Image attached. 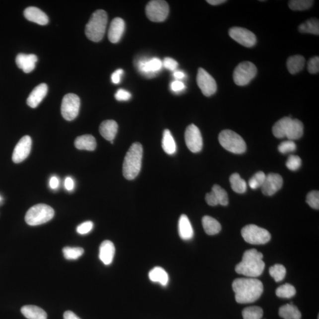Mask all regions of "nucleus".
<instances>
[{
    "mask_svg": "<svg viewBox=\"0 0 319 319\" xmlns=\"http://www.w3.org/2000/svg\"><path fill=\"white\" fill-rule=\"evenodd\" d=\"M163 66L162 62L154 58L150 60H140L137 63L139 72L148 77H153L159 72Z\"/></svg>",
    "mask_w": 319,
    "mask_h": 319,
    "instance_id": "obj_15",
    "label": "nucleus"
},
{
    "mask_svg": "<svg viewBox=\"0 0 319 319\" xmlns=\"http://www.w3.org/2000/svg\"><path fill=\"white\" fill-rule=\"evenodd\" d=\"M283 179L277 173H269L266 176L265 181L261 187L262 193L265 196H272L283 187Z\"/></svg>",
    "mask_w": 319,
    "mask_h": 319,
    "instance_id": "obj_16",
    "label": "nucleus"
},
{
    "mask_svg": "<svg viewBox=\"0 0 319 319\" xmlns=\"http://www.w3.org/2000/svg\"><path fill=\"white\" fill-rule=\"evenodd\" d=\"M115 253L116 248L114 244L109 240H105L100 247L99 258L105 265H110L113 261Z\"/></svg>",
    "mask_w": 319,
    "mask_h": 319,
    "instance_id": "obj_21",
    "label": "nucleus"
},
{
    "mask_svg": "<svg viewBox=\"0 0 319 319\" xmlns=\"http://www.w3.org/2000/svg\"><path fill=\"white\" fill-rule=\"evenodd\" d=\"M149 279L154 283H159L163 286L168 284L169 277L167 272L160 267H156L151 269L148 274Z\"/></svg>",
    "mask_w": 319,
    "mask_h": 319,
    "instance_id": "obj_27",
    "label": "nucleus"
},
{
    "mask_svg": "<svg viewBox=\"0 0 319 319\" xmlns=\"http://www.w3.org/2000/svg\"><path fill=\"white\" fill-rule=\"evenodd\" d=\"M269 274L276 282H280L284 280L286 274V269L281 264H275L269 269Z\"/></svg>",
    "mask_w": 319,
    "mask_h": 319,
    "instance_id": "obj_38",
    "label": "nucleus"
},
{
    "mask_svg": "<svg viewBox=\"0 0 319 319\" xmlns=\"http://www.w3.org/2000/svg\"><path fill=\"white\" fill-rule=\"evenodd\" d=\"M206 202L209 206H215L218 205L217 200H216L214 194L211 191L206 194Z\"/></svg>",
    "mask_w": 319,
    "mask_h": 319,
    "instance_id": "obj_50",
    "label": "nucleus"
},
{
    "mask_svg": "<svg viewBox=\"0 0 319 319\" xmlns=\"http://www.w3.org/2000/svg\"><path fill=\"white\" fill-rule=\"evenodd\" d=\"M229 35L240 45L247 48H252L256 44V36L251 31L239 27L231 28Z\"/></svg>",
    "mask_w": 319,
    "mask_h": 319,
    "instance_id": "obj_13",
    "label": "nucleus"
},
{
    "mask_svg": "<svg viewBox=\"0 0 319 319\" xmlns=\"http://www.w3.org/2000/svg\"><path fill=\"white\" fill-rule=\"evenodd\" d=\"M306 202L309 205L315 209H319V191H312L307 195Z\"/></svg>",
    "mask_w": 319,
    "mask_h": 319,
    "instance_id": "obj_42",
    "label": "nucleus"
},
{
    "mask_svg": "<svg viewBox=\"0 0 319 319\" xmlns=\"http://www.w3.org/2000/svg\"><path fill=\"white\" fill-rule=\"evenodd\" d=\"M244 319H261L263 316V310L258 306L248 307L243 311Z\"/></svg>",
    "mask_w": 319,
    "mask_h": 319,
    "instance_id": "obj_37",
    "label": "nucleus"
},
{
    "mask_svg": "<svg viewBox=\"0 0 319 319\" xmlns=\"http://www.w3.org/2000/svg\"><path fill=\"white\" fill-rule=\"evenodd\" d=\"M305 64V59L301 55H294L288 59L287 66L291 74H296L303 69Z\"/></svg>",
    "mask_w": 319,
    "mask_h": 319,
    "instance_id": "obj_28",
    "label": "nucleus"
},
{
    "mask_svg": "<svg viewBox=\"0 0 319 319\" xmlns=\"http://www.w3.org/2000/svg\"><path fill=\"white\" fill-rule=\"evenodd\" d=\"M163 66L166 68V69L174 71L178 66V63L173 59L170 58H166L164 60Z\"/></svg>",
    "mask_w": 319,
    "mask_h": 319,
    "instance_id": "obj_48",
    "label": "nucleus"
},
{
    "mask_svg": "<svg viewBox=\"0 0 319 319\" xmlns=\"http://www.w3.org/2000/svg\"><path fill=\"white\" fill-rule=\"evenodd\" d=\"M48 91V85L46 83L37 86L30 93L27 100V104L29 107L35 108L46 97Z\"/></svg>",
    "mask_w": 319,
    "mask_h": 319,
    "instance_id": "obj_19",
    "label": "nucleus"
},
{
    "mask_svg": "<svg viewBox=\"0 0 319 319\" xmlns=\"http://www.w3.org/2000/svg\"><path fill=\"white\" fill-rule=\"evenodd\" d=\"M74 181L73 180L70 178L67 177L64 180V187L68 191H71L74 188Z\"/></svg>",
    "mask_w": 319,
    "mask_h": 319,
    "instance_id": "obj_52",
    "label": "nucleus"
},
{
    "mask_svg": "<svg viewBox=\"0 0 319 319\" xmlns=\"http://www.w3.org/2000/svg\"><path fill=\"white\" fill-rule=\"evenodd\" d=\"M59 185H60L59 179L57 177H55V176L52 177L50 182H49V185H50L51 189H52V190H57L59 187Z\"/></svg>",
    "mask_w": 319,
    "mask_h": 319,
    "instance_id": "obj_53",
    "label": "nucleus"
},
{
    "mask_svg": "<svg viewBox=\"0 0 319 319\" xmlns=\"http://www.w3.org/2000/svg\"><path fill=\"white\" fill-rule=\"evenodd\" d=\"M80 105V98L74 94L64 96L61 105V113L67 121L75 120L78 115Z\"/></svg>",
    "mask_w": 319,
    "mask_h": 319,
    "instance_id": "obj_10",
    "label": "nucleus"
},
{
    "mask_svg": "<svg viewBox=\"0 0 319 319\" xmlns=\"http://www.w3.org/2000/svg\"><path fill=\"white\" fill-rule=\"evenodd\" d=\"M75 145L80 150L94 151L97 147V141L92 135H83L76 138Z\"/></svg>",
    "mask_w": 319,
    "mask_h": 319,
    "instance_id": "obj_25",
    "label": "nucleus"
},
{
    "mask_svg": "<svg viewBox=\"0 0 319 319\" xmlns=\"http://www.w3.org/2000/svg\"><path fill=\"white\" fill-rule=\"evenodd\" d=\"M162 148L164 151L167 154L172 155L176 152L177 147H176V142L169 129H165L163 132Z\"/></svg>",
    "mask_w": 319,
    "mask_h": 319,
    "instance_id": "obj_31",
    "label": "nucleus"
},
{
    "mask_svg": "<svg viewBox=\"0 0 319 319\" xmlns=\"http://www.w3.org/2000/svg\"><path fill=\"white\" fill-rule=\"evenodd\" d=\"M185 138L186 144L191 152L197 153L202 150V137L197 127L194 125L189 126L186 129Z\"/></svg>",
    "mask_w": 319,
    "mask_h": 319,
    "instance_id": "obj_11",
    "label": "nucleus"
},
{
    "mask_svg": "<svg viewBox=\"0 0 319 319\" xmlns=\"http://www.w3.org/2000/svg\"><path fill=\"white\" fill-rule=\"evenodd\" d=\"M263 255L255 249L245 252L241 262L235 267V271L247 277L256 278L262 274L265 268Z\"/></svg>",
    "mask_w": 319,
    "mask_h": 319,
    "instance_id": "obj_2",
    "label": "nucleus"
},
{
    "mask_svg": "<svg viewBox=\"0 0 319 319\" xmlns=\"http://www.w3.org/2000/svg\"><path fill=\"white\" fill-rule=\"evenodd\" d=\"M241 235L247 243L253 245H264L271 240V234L264 228L255 225H249L241 230Z\"/></svg>",
    "mask_w": 319,
    "mask_h": 319,
    "instance_id": "obj_7",
    "label": "nucleus"
},
{
    "mask_svg": "<svg viewBox=\"0 0 319 319\" xmlns=\"http://www.w3.org/2000/svg\"><path fill=\"white\" fill-rule=\"evenodd\" d=\"M124 71L122 69H119L115 71L111 75V80L115 84H118L121 81V77L123 75Z\"/></svg>",
    "mask_w": 319,
    "mask_h": 319,
    "instance_id": "obj_51",
    "label": "nucleus"
},
{
    "mask_svg": "<svg viewBox=\"0 0 319 319\" xmlns=\"http://www.w3.org/2000/svg\"><path fill=\"white\" fill-rule=\"evenodd\" d=\"M24 17L27 20L44 26L49 23V18L44 12L35 7H29L24 11Z\"/></svg>",
    "mask_w": 319,
    "mask_h": 319,
    "instance_id": "obj_20",
    "label": "nucleus"
},
{
    "mask_svg": "<svg viewBox=\"0 0 319 319\" xmlns=\"http://www.w3.org/2000/svg\"><path fill=\"white\" fill-rule=\"evenodd\" d=\"M280 317L284 319H301L302 314L296 306L287 304L281 306L278 312Z\"/></svg>",
    "mask_w": 319,
    "mask_h": 319,
    "instance_id": "obj_30",
    "label": "nucleus"
},
{
    "mask_svg": "<svg viewBox=\"0 0 319 319\" xmlns=\"http://www.w3.org/2000/svg\"><path fill=\"white\" fill-rule=\"evenodd\" d=\"M125 30V21L120 17H116L112 21L108 31V39L113 43L119 42L122 38Z\"/></svg>",
    "mask_w": 319,
    "mask_h": 319,
    "instance_id": "obj_17",
    "label": "nucleus"
},
{
    "mask_svg": "<svg viewBox=\"0 0 319 319\" xmlns=\"http://www.w3.org/2000/svg\"><path fill=\"white\" fill-rule=\"evenodd\" d=\"M174 75L176 79H181L183 78H184L185 77V74L181 72V71H176V72H174Z\"/></svg>",
    "mask_w": 319,
    "mask_h": 319,
    "instance_id": "obj_56",
    "label": "nucleus"
},
{
    "mask_svg": "<svg viewBox=\"0 0 319 319\" xmlns=\"http://www.w3.org/2000/svg\"><path fill=\"white\" fill-rule=\"evenodd\" d=\"M266 175L263 172H258L255 173L252 178L250 179L249 184L250 187L253 190H256L261 188L265 181Z\"/></svg>",
    "mask_w": 319,
    "mask_h": 319,
    "instance_id": "obj_41",
    "label": "nucleus"
},
{
    "mask_svg": "<svg viewBox=\"0 0 319 319\" xmlns=\"http://www.w3.org/2000/svg\"><path fill=\"white\" fill-rule=\"evenodd\" d=\"M300 32L319 35V22L317 18H313L300 24L299 27Z\"/></svg>",
    "mask_w": 319,
    "mask_h": 319,
    "instance_id": "obj_33",
    "label": "nucleus"
},
{
    "mask_svg": "<svg viewBox=\"0 0 319 319\" xmlns=\"http://www.w3.org/2000/svg\"><path fill=\"white\" fill-rule=\"evenodd\" d=\"M54 215L55 211L52 207L45 204H38L28 210L25 221L28 225L37 226L51 221Z\"/></svg>",
    "mask_w": 319,
    "mask_h": 319,
    "instance_id": "obj_6",
    "label": "nucleus"
},
{
    "mask_svg": "<svg viewBox=\"0 0 319 319\" xmlns=\"http://www.w3.org/2000/svg\"><path fill=\"white\" fill-rule=\"evenodd\" d=\"M108 16L106 12L98 10L92 14L85 27L86 37L92 42L101 41L106 31Z\"/></svg>",
    "mask_w": 319,
    "mask_h": 319,
    "instance_id": "obj_4",
    "label": "nucleus"
},
{
    "mask_svg": "<svg viewBox=\"0 0 319 319\" xmlns=\"http://www.w3.org/2000/svg\"><path fill=\"white\" fill-rule=\"evenodd\" d=\"M169 13L167 2L162 0H153L148 3L145 7V13L153 22H162L165 21Z\"/></svg>",
    "mask_w": 319,
    "mask_h": 319,
    "instance_id": "obj_9",
    "label": "nucleus"
},
{
    "mask_svg": "<svg viewBox=\"0 0 319 319\" xmlns=\"http://www.w3.org/2000/svg\"><path fill=\"white\" fill-rule=\"evenodd\" d=\"M178 229L179 236L183 240H191L193 237V229L187 215H182L180 217Z\"/></svg>",
    "mask_w": 319,
    "mask_h": 319,
    "instance_id": "obj_22",
    "label": "nucleus"
},
{
    "mask_svg": "<svg viewBox=\"0 0 319 319\" xmlns=\"http://www.w3.org/2000/svg\"><path fill=\"white\" fill-rule=\"evenodd\" d=\"M186 86L184 83L180 80H175L171 84V89L173 92H178L184 91Z\"/></svg>",
    "mask_w": 319,
    "mask_h": 319,
    "instance_id": "obj_49",
    "label": "nucleus"
},
{
    "mask_svg": "<svg viewBox=\"0 0 319 319\" xmlns=\"http://www.w3.org/2000/svg\"><path fill=\"white\" fill-rule=\"evenodd\" d=\"M64 319H81L79 318L73 312L71 311H66L64 315Z\"/></svg>",
    "mask_w": 319,
    "mask_h": 319,
    "instance_id": "obj_54",
    "label": "nucleus"
},
{
    "mask_svg": "<svg viewBox=\"0 0 319 319\" xmlns=\"http://www.w3.org/2000/svg\"><path fill=\"white\" fill-rule=\"evenodd\" d=\"M21 314L28 319H47L46 312L38 306L27 305L21 309Z\"/></svg>",
    "mask_w": 319,
    "mask_h": 319,
    "instance_id": "obj_26",
    "label": "nucleus"
},
{
    "mask_svg": "<svg viewBox=\"0 0 319 319\" xmlns=\"http://www.w3.org/2000/svg\"><path fill=\"white\" fill-rule=\"evenodd\" d=\"M118 124L114 120H105L101 124L100 132L105 140L112 141L118 132Z\"/></svg>",
    "mask_w": 319,
    "mask_h": 319,
    "instance_id": "obj_23",
    "label": "nucleus"
},
{
    "mask_svg": "<svg viewBox=\"0 0 319 319\" xmlns=\"http://www.w3.org/2000/svg\"><path fill=\"white\" fill-rule=\"evenodd\" d=\"M292 118L286 117L278 120L272 128V133L275 137L283 138L286 137V132L288 125Z\"/></svg>",
    "mask_w": 319,
    "mask_h": 319,
    "instance_id": "obj_32",
    "label": "nucleus"
},
{
    "mask_svg": "<svg viewBox=\"0 0 319 319\" xmlns=\"http://www.w3.org/2000/svg\"><path fill=\"white\" fill-rule=\"evenodd\" d=\"M94 228V224L91 221H86L77 226L76 231L80 235H85L89 233Z\"/></svg>",
    "mask_w": 319,
    "mask_h": 319,
    "instance_id": "obj_45",
    "label": "nucleus"
},
{
    "mask_svg": "<svg viewBox=\"0 0 319 319\" xmlns=\"http://www.w3.org/2000/svg\"><path fill=\"white\" fill-rule=\"evenodd\" d=\"M275 292H276V295L278 297L290 299L295 296L296 290L292 285L286 283L278 287Z\"/></svg>",
    "mask_w": 319,
    "mask_h": 319,
    "instance_id": "obj_36",
    "label": "nucleus"
},
{
    "mask_svg": "<svg viewBox=\"0 0 319 319\" xmlns=\"http://www.w3.org/2000/svg\"><path fill=\"white\" fill-rule=\"evenodd\" d=\"M64 258L69 260L78 259L84 253V250L80 247H64L63 249Z\"/></svg>",
    "mask_w": 319,
    "mask_h": 319,
    "instance_id": "obj_39",
    "label": "nucleus"
},
{
    "mask_svg": "<svg viewBox=\"0 0 319 319\" xmlns=\"http://www.w3.org/2000/svg\"><path fill=\"white\" fill-rule=\"evenodd\" d=\"M196 80L198 86L206 97H210L216 92L217 85L215 80L203 68L198 69Z\"/></svg>",
    "mask_w": 319,
    "mask_h": 319,
    "instance_id": "obj_12",
    "label": "nucleus"
},
{
    "mask_svg": "<svg viewBox=\"0 0 319 319\" xmlns=\"http://www.w3.org/2000/svg\"><path fill=\"white\" fill-rule=\"evenodd\" d=\"M32 138L29 135L21 138L14 148L12 156L13 162L20 163L29 156L32 148Z\"/></svg>",
    "mask_w": 319,
    "mask_h": 319,
    "instance_id": "obj_14",
    "label": "nucleus"
},
{
    "mask_svg": "<svg viewBox=\"0 0 319 319\" xmlns=\"http://www.w3.org/2000/svg\"><path fill=\"white\" fill-rule=\"evenodd\" d=\"M38 57L35 55L20 54L17 56L15 63L20 69L24 72L29 73L35 69Z\"/></svg>",
    "mask_w": 319,
    "mask_h": 319,
    "instance_id": "obj_18",
    "label": "nucleus"
},
{
    "mask_svg": "<svg viewBox=\"0 0 319 319\" xmlns=\"http://www.w3.org/2000/svg\"><path fill=\"white\" fill-rule=\"evenodd\" d=\"M230 184L232 190L237 193H244L247 191V183L241 178L238 173H235L230 176Z\"/></svg>",
    "mask_w": 319,
    "mask_h": 319,
    "instance_id": "obj_34",
    "label": "nucleus"
},
{
    "mask_svg": "<svg viewBox=\"0 0 319 319\" xmlns=\"http://www.w3.org/2000/svg\"><path fill=\"white\" fill-rule=\"evenodd\" d=\"M115 98L119 101H127L131 98V94L125 89H120L117 91Z\"/></svg>",
    "mask_w": 319,
    "mask_h": 319,
    "instance_id": "obj_47",
    "label": "nucleus"
},
{
    "mask_svg": "<svg viewBox=\"0 0 319 319\" xmlns=\"http://www.w3.org/2000/svg\"><path fill=\"white\" fill-rule=\"evenodd\" d=\"M0 200H1V197H0Z\"/></svg>",
    "mask_w": 319,
    "mask_h": 319,
    "instance_id": "obj_57",
    "label": "nucleus"
},
{
    "mask_svg": "<svg viewBox=\"0 0 319 319\" xmlns=\"http://www.w3.org/2000/svg\"><path fill=\"white\" fill-rule=\"evenodd\" d=\"M202 225L204 231L209 235H215L221 230V225L215 219L209 216H204L202 218Z\"/></svg>",
    "mask_w": 319,
    "mask_h": 319,
    "instance_id": "obj_29",
    "label": "nucleus"
},
{
    "mask_svg": "<svg viewBox=\"0 0 319 319\" xmlns=\"http://www.w3.org/2000/svg\"><path fill=\"white\" fill-rule=\"evenodd\" d=\"M219 141L222 147L232 153L240 154L246 152V142L239 134L232 130H223L219 135Z\"/></svg>",
    "mask_w": 319,
    "mask_h": 319,
    "instance_id": "obj_5",
    "label": "nucleus"
},
{
    "mask_svg": "<svg viewBox=\"0 0 319 319\" xmlns=\"http://www.w3.org/2000/svg\"><path fill=\"white\" fill-rule=\"evenodd\" d=\"M143 149L139 142H135L130 147L124 161L123 172L126 179H134L140 172Z\"/></svg>",
    "mask_w": 319,
    "mask_h": 319,
    "instance_id": "obj_3",
    "label": "nucleus"
},
{
    "mask_svg": "<svg viewBox=\"0 0 319 319\" xmlns=\"http://www.w3.org/2000/svg\"><path fill=\"white\" fill-rule=\"evenodd\" d=\"M235 300L241 304L255 302L264 291L262 282L255 278H238L232 283Z\"/></svg>",
    "mask_w": 319,
    "mask_h": 319,
    "instance_id": "obj_1",
    "label": "nucleus"
},
{
    "mask_svg": "<svg viewBox=\"0 0 319 319\" xmlns=\"http://www.w3.org/2000/svg\"><path fill=\"white\" fill-rule=\"evenodd\" d=\"M302 165V160L300 157L295 155H290L288 158L286 166L288 169L292 171L298 170Z\"/></svg>",
    "mask_w": 319,
    "mask_h": 319,
    "instance_id": "obj_43",
    "label": "nucleus"
},
{
    "mask_svg": "<svg viewBox=\"0 0 319 319\" xmlns=\"http://www.w3.org/2000/svg\"><path fill=\"white\" fill-rule=\"evenodd\" d=\"M278 151L282 154H286L288 153L293 152L296 149V145L295 142L292 140H287L282 142L278 145Z\"/></svg>",
    "mask_w": 319,
    "mask_h": 319,
    "instance_id": "obj_44",
    "label": "nucleus"
},
{
    "mask_svg": "<svg viewBox=\"0 0 319 319\" xmlns=\"http://www.w3.org/2000/svg\"><path fill=\"white\" fill-rule=\"evenodd\" d=\"M257 69L255 64L250 62H244L235 68L233 77L235 84L245 86L249 84L256 75Z\"/></svg>",
    "mask_w": 319,
    "mask_h": 319,
    "instance_id": "obj_8",
    "label": "nucleus"
},
{
    "mask_svg": "<svg viewBox=\"0 0 319 319\" xmlns=\"http://www.w3.org/2000/svg\"><path fill=\"white\" fill-rule=\"evenodd\" d=\"M225 0H207V2L212 5H217L225 2Z\"/></svg>",
    "mask_w": 319,
    "mask_h": 319,
    "instance_id": "obj_55",
    "label": "nucleus"
},
{
    "mask_svg": "<svg viewBox=\"0 0 319 319\" xmlns=\"http://www.w3.org/2000/svg\"><path fill=\"white\" fill-rule=\"evenodd\" d=\"M212 191L214 194L218 204L222 206H227L229 202L227 192L218 185L213 186Z\"/></svg>",
    "mask_w": 319,
    "mask_h": 319,
    "instance_id": "obj_35",
    "label": "nucleus"
},
{
    "mask_svg": "<svg viewBox=\"0 0 319 319\" xmlns=\"http://www.w3.org/2000/svg\"><path fill=\"white\" fill-rule=\"evenodd\" d=\"M303 129L304 127L300 120L292 119L287 126L286 137L289 139V140H298L302 137Z\"/></svg>",
    "mask_w": 319,
    "mask_h": 319,
    "instance_id": "obj_24",
    "label": "nucleus"
},
{
    "mask_svg": "<svg viewBox=\"0 0 319 319\" xmlns=\"http://www.w3.org/2000/svg\"><path fill=\"white\" fill-rule=\"evenodd\" d=\"M314 4V1L311 0H292L289 2L290 9L294 11H302L308 10Z\"/></svg>",
    "mask_w": 319,
    "mask_h": 319,
    "instance_id": "obj_40",
    "label": "nucleus"
},
{
    "mask_svg": "<svg viewBox=\"0 0 319 319\" xmlns=\"http://www.w3.org/2000/svg\"><path fill=\"white\" fill-rule=\"evenodd\" d=\"M308 70L312 74H316L319 71V58L315 57L310 60L308 63Z\"/></svg>",
    "mask_w": 319,
    "mask_h": 319,
    "instance_id": "obj_46",
    "label": "nucleus"
}]
</instances>
